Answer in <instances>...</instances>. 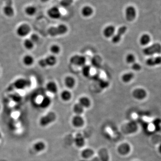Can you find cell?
<instances>
[{
	"label": "cell",
	"mask_w": 161,
	"mask_h": 161,
	"mask_svg": "<svg viewBox=\"0 0 161 161\" xmlns=\"http://www.w3.org/2000/svg\"><path fill=\"white\" fill-rule=\"evenodd\" d=\"M68 31V27L64 24H60L57 26L50 27L48 30L49 35L52 37L60 36L65 34Z\"/></svg>",
	"instance_id": "6da1fadb"
},
{
	"label": "cell",
	"mask_w": 161,
	"mask_h": 161,
	"mask_svg": "<svg viewBox=\"0 0 161 161\" xmlns=\"http://www.w3.org/2000/svg\"><path fill=\"white\" fill-rule=\"evenodd\" d=\"M144 55L147 56H152L155 54L161 53V45L159 43H155L148 47H146L143 50Z\"/></svg>",
	"instance_id": "7a4b0ae2"
},
{
	"label": "cell",
	"mask_w": 161,
	"mask_h": 161,
	"mask_svg": "<svg viewBox=\"0 0 161 161\" xmlns=\"http://www.w3.org/2000/svg\"><path fill=\"white\" fill-rule=\"evenodd\" d=\"M32 85V82L29 79H19L16 80L11 87H13L17 90H23L27 87H30Z\"/></svg>",
	"instance_id": "3957f363"
},
{
	"label": "cell",
	"mask_w": 161,
	"mask_h": 161,
	"mask_svg": "<svg viewBox=\"0 0 161 161\" xmlns=\"http://www.w3.org/2000/svg\"><path fill=\"white\" fill-rule=\"evenodd\" d=\"M57 118L56 114L53 112H49L40 119L39 123L41 126L45 127L48 125L50 124L53 123Z\"/></svg>",
	"instance_id": "277c9868"
},
{
	"label": "cell",
	"mask_w": 161,
	"mask_h": 161,
	"mask_svg": "<svg viewBox=\"0 0 161 161\" xmlns=\"http://www.w3.org/2000/svg\"><path fill=\"white\" fill-rule=\"evenodd\" d=\"M57 59L53 55H50L45 59L40 60L39 61V64L40 67L45 68L47 66H53L56 64Z\"/></svg>",
	"instance_id": "5b68a950"
},
{
	"label": "cell",
	"mask_w": 161,
	"mask_h": 161,
	"mask_svg": "<svg viewBox=\"0 0 161 161\" xmlns=\"http://www.w3.org/2000/svg\"><path fill=\"white\" fill-rule=\"evenodd\" d=\"M70 62L72 64L82 67L86 63V58L83 56L76 55L70 59Z\"/></svg>",
	"instance_id": "8992f818"
},
{
	"label": "cell",
	"mask_w": 161,
	"mask_h": 161,
	"mask_svg": "<svg viewBox=\"0 0 161 161\" xmlns=\"http://www.w3.org/2000/svg\"><path fill=\"white\" fill-rule=\"evenodd\" d=\"M125 18L128 22L133 21L137 16V11L134 6L130 5L125 9Z\"/></svg>",
	"instance_id": "52a82bcc"
},
{
	"label": "cell",
	"mask_w": 161,
	"mask_h": 161,
	"mask_svg": "<svg viewBox=\"0 0 161 161\" xmlns=\"http://www.w3.org/2000/svg\"><path fill=\"white\" fill-rule=\"evenodd\" d=\"M31 32V27L26 24H23L19 26L16 30L17 36L22 37L27 36Z\"/></svg>",
	"instance_id": "ba28073f"
},
{
	"label": "cell",
	"mask_w": 161,
	"mask_h": 161,
	"mask_svg": "<svg viewBox=\"0 0 161 161\" xmlns=\"http://www.w3.org/2000/svg\"><path fill=\"white\" fill-rule=\"evenodd\" d=\"M127 30V27L123 26L119 28L117 33L113 36L112 41L113 44H117L120 41L122 36L125 33Z\"/></svg>",
	"instance_id": "9c48e42d"
},
{
	"label": "cell",
	"mask_w": 161,
	"mask_h": 161,
	"mask_svg": "<svg viewBox=\"0 0 161 161\" xmlns=\"http://www.w3.org/2000/svg\"><path fill=\"white\" fill-rule=\"evenodd\" d=\"M147 92L143 88H137L132 91L133 98L138 100H143L147 96Z\"/></svg>",
	"instance_id": "30bf717a"
},
{
	"label": "cell",
	"mask_w": 161,
	"mask_h": 161,
	"mask_svg": "<svg viewBox=\"0 0 161 161\" xmlns=\"http://www.w3.org/2000/svg\"><path fill=\"white\" fill-rule=\"evenodd\" d=\"M47 14L48 16L52 19H59L61 16L60 10L56 6H53L50 8L48 11Z\"/></svg>",
	"instance_id": "8fae6325"
},
{
	"label": "cell",
	"mask_w": 161,
	"mask_h": 161,
	"mask_svg": "<svg viewBox=\"0 0 161 161\" xmlns=\"http://www.w3.org/2000/svg\"><path fill=\"white\" fill-rule=\"evenodd\" d=\"M145 64L149 67H154L161 64V56L150 57L146 60Z\"/></svg>",
	"instance_id": "7c38bea8"
},
{
	"label": "cell",
	"mask_w": 161,
	"mask_h": 161,
	"mask_svg": "<svg viewBox=\"0 0 161 161\" xmlns=\"http://www.w3.org/2000/svg\"><path fill=\"white\" fill-rule=\"evenodd\" d=\"M11 5V0H9V1L6 0V5L4 7L3 10L4 14L8 17H11L14 15V10L12 6Z\"/></svg>",
	"instance_id": "4fadbf2b"
},
{
	"label": "cell",
	"mask_w": 161,
	"mask_h": 161,
	"mask_svg": "<svg viewBox=\"0 0 161 161\" xmlns=\"http://www.w3.org/2000/svg\"><path fill=\"white\" fill-rule=\"evenodd\" d=\"M138 125L135 121H131L126 124L125 127L126 133H132L136 132L138 130Z\"/></svg>",
	"instance_id": "5bb4252c"
},
{
	"label": "cell",
	"mask_w": 161,
	"mask_h": 161,
	"mask_svg": "<svg viewBox=\"0 0 161 161\" xmlns=\"http://www.w3.org/2000/svg\"><path fill=\"white\" fill-rule=\"evenodd\" d=\"M117 150L120 155H127L130 152L131 147L128 143H122L118 147Z\"/></svg>",
	"instance_id": "9a60e30c"
},
{
	"label": "cell",
	"mask_w": 161,
	"mask_h": 161,
	"mask_svg": "<svg viewBox=\"0 0 161 161\" xmlns=\"http://www.w3.org/2000/svg\"><path fill=\"white\" fill-rule=\"evenodd\" d=\"M116 28L113 25H109L106 26L103 31V34L106 38H109L113 37L115 32Z\"/></svg>",
	"instance_id": "2e32d148"
},
{
	"label": "cell",
	"mask_w": 161,
	"mask_h": 161,
	"mask_svg": "<svg viewBox=\"0 0 161 161\" xmlns=\"http://www.w3.org/2000/svg\"><path fill=\"white\" fill-rule=\"evenodd\" d=\"M98 155V158L100 161H109V155L108 151L105 148H102L99 150Z\"/></svg>",
	"instance_id": "e0dca14e"
},
{
	"label": "cell",
	"mask_w": 161,
	"mask_h": 161,
	"mask_svg": "<svg viewBox=\"0 0 161 161\" xmlns=\"http://www.w3.org/2000/svg\"><path fill=\"white\" fill-rule=\"evenodd\" d=\"M72 124L75 127H81L84 124V120L80 115H76L73 118Z\"/></svg>",
	"instance_id": "ac0fdd59"
},
{
	"label": "cell",
	"mask_w": 161,
	"mask_h": 161,
	"mask_svg": "<svg viewBox=\"0 0 161 161\" xmlns=\"http://www.w3.org/2000/svg\"><path fill=\"white\" fill-rule=\"evenodd\" d=\"M94 11L93 8L89 5L84 6L81 10L82 15L85 17H89L92 15Z\"/></svg>",
	"instance_id": "d6986e66"
},
{
	"label": "cell",
	"mask_w": 161,
	"mask_h": 161,
	"mask_svg": "<svg viewBox=\"0 0 161 161\" xmlns=\"http://www.w3.org/2000/svg\"><path fill=\"white\" fill-rule=\"evenodd\" d=\"M151 41L150 36L147 34H144L140 38L139 42L141 45H147Z\"/></svg>",
	"instance_id": "ffe728a7"
},
{
	"label": "cell",
	"mask_w": 161,
	"mask_h": 161,
	"mask_svg": "<svg viewBox=\"0 0 161 161\" xmlns=\"http://www.w3.org/2000/svg\"><path fill=\"white\" fill-rule=\"evenodd\" d=\"M74 142L76 146L79 147H82L85 144V140L82 135L81 134H78L76 135L74 138Z\"/></svg>",
	"instance_id": "44dd1931"
},
{
	"label": "cell",
	"mask_w": 161,
	"mask_h": 161,
	"mask_svg": "<svg viewBox=\"0 0 161 161\" xmlns=\"http://www.w3.org/2000/svg\"><path fill=\"white\" fill-rule=\"evenodd\" d=\"M46 89L48 91L52 94H56L58 91L57 86L56 83L53 82H50L46 85Z\"/></svg>",
	"instance_id": "7402d4cb"
},
{
	"label": "cell",
	"mask_w": 161,
	"mask_h": 161,
	"mask_svg": "<svg viewBox=\"0 0 161 161\" xmlns=\"http://www.w3.org/2000/svg\"><path fill=\"white\" fill-rule=\"evenodd\" d=\"M94 154L93 150L90 148L85 149L81 153V156L84 159H88L92 157Z\"/></svg>",
	"instance_id": "603a6c76"
},
{
	"label": "cell",
	"mask_w": 161,
	"mask_h": 161,
	"mask_svg": "<svg viewBox=\"0 0 161 161\" xmlns=\"http://www.w3.org/2000/svg\"><path fill=\"white\" fill-rule=\"evenodd\" d=\"M51 104V99L48 96L44 97L40 103V107L42 108H46L50 105Z\"/></svg>",
	"instance_id": "cb8c5ba5"
},
{
	"label": "cell",
	"mask_w": 161,
	"mask_h": 161,
	"mask_svg": "<svg viewBox=\"0 0 161 161\" xmlns=\"http://www.w3.org/2000/svg\"><path fill=\"white\" fill-rule=\"evenodd\" d=\"M79 104L81 105L84 108H88L91 106V101L89 98L86 97H82L80 98Z\"/></svg>",
	"instance_id": "d4e9b609"
},
{
	"label": "cell",
	"mask_w": 161,
	"mask_h": 161,
	"mask_svg": "<svg viewBox=\"0 0 161 161\" xmlns=\"http://www.w3.org/2000/svg\"><path fill=\"white\" fill-rule=\"evenodd\" d=\"M64 83L66 87L69 88H72L75 84V81L73 77L68 76L64 80Z\"/></svg>",
	"instance_id": "484cf974"
},
{
	"label": "cell",
	"mask_w": 161,
	"mask_h": 161,
	"mask_svg": "<svg viewBox=\"0 0 161 161\" xmlns=\"http://www.w3.org/2000/svg\"><path fill=\"white\" fill-rule=\"evenodd\" d=\"M34 59L31 55H26L23 58V62L26 66H31L34 63Z\"/></svg>",
	"instance_id": "4316f807"
},
{
	"label": "cell",
	"mask_w": 161,
	"mask_h": 161,
	"mask_svg": "<svg viewBox=\"0 0 161 161\" xmlns=\"http://www.w3.org/2000/svg\"><path fill=\"white\" fill-rule=\"evenodd\" d=\"M46 145L44 142L39 141L34 145V149L37 152L42 151L45 149Z\"/></svg>",
	"instance_id": "83f0119b"
},
{
	"label": "cell",
	"mask_w": 161,
	"mask_h": 161,
	"mask_svg": "<svg viewBox=\"0 0 161 161\" xmlns=\"http://www.w3.org/2000/svg\"><path fill=\"white\" fill-rule=\"evenodd\" d=\"M134 77V73L132 72L127 73L123 74L122 77V80L124 82L128 83L132 80Z\"/></svg>",
	"instance_id": "f1b7e54d"
},
{
	"label": "cell",
	"mask_w": 161,
	"mask_h": 161,
	"mask_svg": "<svg viewBox=\"0 0 161 161\" xmlns=\"http://www.w3.org/2000/svg\"><path fill=\"white\" fill-rule=\"evenodd\" d=\"M91 67L89 65L85 64L82 67V73L85 77H89L91 73Z\"/></svg>",
	"instance_id": "f546056e"
},
{
	"label": "cell",
	"mask_w": 161,
	"mask_h": 161,
	"mask_svg": "<svg viewBox=\"0 0 161 161\" xmlns=\"http://www.w3.org/2000/svg\"><path fill=\"white\" fill-rule=\"evenodd\" d=\"M25 12L28 16H33L36 12V8L35 6H32V5L28 6L26 8Z\"/></svg>",
	"instance_id": "4dcf8cb0"
},
{
	"label": "cell",
	"mask_w": 161,
	"mask_h": 161,
	"mask_svg": "<svg viewBox=\"0 0 161 161\" xmlns=\"http://www.w3.org/2000/svg\"><path fill=\"white\" fill-rule=\"evenodd\" d=\"M73 112L77 114V115H80L83 113L84 107L80 104L79 103L75 104L73 108Z\"/></svg>",
	"instance_id": "1f68e13d"
},
{
	"label": "cell",
	"mask_w": 161,
	"mask_h": 161,
	"mask_svg": "<svg viewBox=\"0 0 161 161\" xmlns=\"http://www.w3.org/2000/svg\"><path fill=\"white\" fill-rule=\"evenodd\" d=\"M60 96L63 101H68L71 98V94L69 91L65 90L62 92Z\"/></svg>",
	"instance_id": "d6a6232c"
},
{
	"label": "cell",
	"mask_w": 161,
	"mask_h": 161,
	"mask_svg": "<svg viewBox=\"0 0 161 161\" xmlns=\"http://www.w3.org/2000/svg\"><path fill=\"white\" fill-rule=\"evenodd\" d=\"M24 46L28 50H31L34 48V43L30 39H25L24 41Z\"/></svg>",
	"instance_id": "836d02e7"
},
{
	"label": "cell",
	"mask_w": 161,
	"mask_h": 161,
	"mask_svg": "<svg viewBox=\"0 0 161 161\" xmlns=\"http://www.w3.org/2000/svg\"><path fill=\"white\" fill-rule=\"evenodd\" d=\"M135 60H136V57L133 54L130 53L126 56V61L128 64H132L135 62Z\"/></svg>",
	"instance_id": "e575fe53"
},
{
	"label": "cell",
	"mask_w": 161,
	"mask_h": 161,
	"mask_svg": "<svg viewBox=\"0 0 161 161\" xmlns=\"http://www.w3.org/2000/svg\"><path fill=\"white\" fill-rule=\"evenodd\" d=\"M50 51L53 54H57L60 52V48L57 45H52L51 47Z\"/></svg>",
	"instance_id": "d590c367"
},
{
	"label": "cell",
	"mask_w": 161,
	"mask_h": 161,
	"mask_svg": "<svg viewBox=\"0 0 161 161\" xmlns=\"http://www.w3.org/2000/svg\"><path fill=\"white\" fill-rule=\"evenodd\" d=\"M73 0H61L60 2V5L63 7H68L71 5Z\"/></svg>",
	"instance_id": "8d00e7d4"
},
{
	"label": "cell",
	"mask_w": 161,
	"mask_h": 161,
	"mask_svg": "<svg viewBox=\"0 0 161 161\" xmlns=\"http://www.w3.org/2000/svg\"><path fill=\"white\" fill-rule=\"evenodd\" d=\"M131 68L132 70L135 71H139L141 70L142 67L140 64L137 62H134V63L132 64Z\"/></svg>",
	"instance_id": "74e56055"
},
{
	"label": "cell",
	"mask_w": 161,
	"mask_h": 161,
	"mask_svg": "<svg viewBox=\"0 0 161 161\" xmlns=\"http://www.w3.org/2000/svg\"><path fill=\"white\" fill-rule=\"evenodd\" d=\"M99 85L100 87L102 88H106L108 87L109 85V83L103 80L99 79Z\"/></svg>",
	"instance_id": "f35d334b"
},
{
	"label": "cell",
	"mask_w": 161,
	"mask_h": 161,
	"mask_svg": "<svg viewBox=\"0 0 161 161\" xmlns=\"http://www.w3.org/2000/svg\"><path fill=\"white\" fill-rule=\"evenodd\" d=\"M30 39L35 44L38 42L39 40V37L36 34H32L31 35Z\"/></svg>",
	"instance_id": "ab89813d"
},
{
	"label": "cell",
	"mask_w": 161,
	"mask_h": 161,
	"mask_svg": "<svg viewBox=\"0 0 161 161\" xmlns=\"http://www.w3.org/2000/svg\"><path fill=\"white\" fill-rule=\"evenodd\" d=\"M87 161H100V160H99L98 157H95L94 158H93V159H92L90 160Z\"/></svg>",
	"instance_id": "60d3db41"
},
{
	"label": "cell",
	"mask_w": 161,
	"mask_h": 161,
	"mask_svg": "<svg viewBox=\"0 0 161 161\" xmlns=\"http://www.w3.org/2000/svg\"><path fill=\"white\" fill-rule=\"evenodd\" d=\"M158 150H159V153L161 154V144L159 146V148H158Z\"/></svg>",
	"instance_id": "b9f144b4"
},
{
	"label": "cell",
	"mask_w": 161,
	"mask_h": 161,
	"mask_svg": "<svg viewBox=\"0 0 161 161\" xmlns=\"http://www.w3.org/2000/svg\"><path fill=\"white\" fill-rule=\"evenodd\" d=\"M42 2H48L49 0H40Z\"/></svg>",
	"instance_id": "7bdbcfd3"
},
{
	"label": "cell",
	"mask_w": 161,
	"mask_h": 161,
	"mask_svg": "<svg viewBox=\"0 0 161 161\" xmlns=\"http://www.w3.org/2000/svg\"><path fill=\"white\" fill-rule=\"evenodd\" d=\"M2 138V134H1V132H0V139Z\"/></svg>",
	"instance_id": "ee69618b"
},
{
	"label": "cell",
	"mask_w": 161,
	"mask_h": 161,
	"mask_svg": "<svg viewBox=\"0 0 161 161\" xmlns=\"http://www.w3.org/2000/svg\"><path fill=\"white\" fill-rule=\"evenodd\" d=\"M0 108H1V107H0Z\"/></svg>",
	"instance_id": "f6af8a7d"
},
{
	"label": "cell",
	"mask_w": 161,
	"mask_h": 161,
	"mask_svg": "<svg viewBox=\"0 0 161 161\" xmlns=\"http://www.w3.org/2000/svg\"><path fill=\"white\" fill-rule=\"evenodd\" d=\"M5 1H6V0H5Z\"/></svg>",
	"instance_id": "bcb514c9"
}]
</instances>
